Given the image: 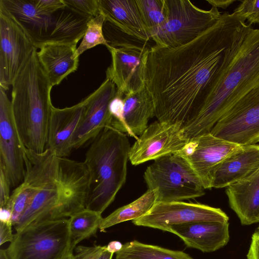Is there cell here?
<instances>
[{
  "mask_svg": "<svg viewBox=\"0 0 259 259\" xmlns=\"http://www.w3.org/2000/svg\"><path fill=\"white\" fill-rule=\"evenodd\" d=\"M246 24L233 13L225 12L211 27L186 44L155 45L149 49L145 87L157 120L183 124L190 118Z\"/></svg>",
  "mask_w": 259,
  "mask_h": 259,
  "instance_id": "cell-1",
  "label": "cell"
},
{
  "mask_svg": "<svg viewBox=\"0 0 259 259\" xmlns=\"http://www.w3.org/2000/svg\"><path fill=\"white\" fill-rule=\"evenodd\" d=\"M25 168L23 180L32 194L14 226L16 232L35 222L68 219L86 208L89 175L83 162L58 156L49 149L41 153L25 149Z\"/></svg>",
  "mask_w": 259,
  "mask_h": 259,
  "instance_id": "cell-2",
  "label": "cell"
},
{
  "mask_svg": "<svg viewBox=\"0 0 259 259\" xmlns=\"http://www.w3.org/2000/svg\"><path fill=\"white\" fill-rule=\"evenodd\" d=\"M259 85V28L246 24L227 62L190 118L183 123L185 137L209 133L245 95Z\"/></svg>",
  "mask_w": 259,
  "mask_h": 259,
  "instance_id": "cell-3",
  "label": "cell"
},
{
  "mask_svg": "<svg viewBox=\"0 0 259 259\" xmlns=\"http://www.w3.org/2000/svg\"><path fill=\"white\" fill-rule=\"evenodd\" d=\"M35 48L14 80L11 104L15 125L24 148L36 153L46 149L53 105L52 86Z\"/></svg>",
  "mask_w": 259,
  "mask_h": 259,
  "instance_id": "cell-4",
  "label": "cell"
},
{
  "mask_svg": "<svg viewBox=\"0 0 259 259\" xmlns=\"http://www.w3.org/2000/svg\"><path fill=\"white\" fill-rule=\"evenodd\" d=\"M131 145L127 135L105 127L94 139L83 163L89 175L86 208L102 213L125 184Z\"/></svg>",
  "mask_w": 259,
  "mask_h": 259,
  "instance_id": "cell-5",
  "label": "cell"
},
{
  "mask_svg": "<svg viewBox=\"0 0 259 259\" xmlns=\"http://www.w3.org/2000/svg\"><path fill=\"white\" fill-rule=\"evenodd\" d=\"M36 49L51 43L77 44L90 20L66 6L52 14L39 12L33 0H0Z\"/></svg>",
  "mask_w": 259,
  "mask_h": 259,
  "instance_id": "cell-6",
  "label": "cell"
},
{
  "mask_svg": "<svg viewBox=\"0 0 259 259\" xmlns=\"http://www.w3.org/2000/svg\"><path fill=\"white\" fill-rule=\"evenodd\" d=\"M6 251L9 259H63L71 249L68 219L41 221L16 232Z\"/></svg>",
  "mask_w": 259,
  "mask_h": 259,
  "instance_id": "cell-7",
  "label": "cell"
},
{
  "mask_svg": "<svg viewBox=\"0 0 259 259\" xmlns=\"http://www.w3.org/2000/svg\"><path fill=\"white\" fill-rule=\"evenodd\" d=\"M144 178L148 189H157L156 202L182 201L204 195V188L196 173L179 153L154 160Z\"/></svg>",
  "mask_w": 259,
  "mask_h": 259,
  "instance_id": "cell-8",
  "label": "cell"
},
{
  "mask_svg": "<svg viewBox=\"0 0 259 259\" xmlns=\"http://www.w3.org/2000/svg\"><path fill=\"white\" fill-rule=\"evenodd\" d=\"M165 23L151 36L155 45L176 47L186 44L214 25L221 17L218 9H200L189 0H164Z\"/></svg>",
  "mask_w": 259,
  "mask_h": 259,
  "instance_id": "cell-9",
  "label": "cell"
},
{
  "mask_svg": "<svg viewBox=\"0 0 259 259\" xmlns=\"http://www.w3.org/2000/svg\"><path fill=\"white\" fill-rule=\"evenodd\" d=\"M106 48L110 53L111 63L106 76L116 86V94L126 95L145 87V71L148 47L125 41L110 42Z\"/></svg>",
  "mask_w": 259,
  "mask_h": 259,
  "instance_id": "cell-10",
  "label": "cell"
},
{
  "mask_svg": "<svg viewBox=\"0 0 259 259\" xmlns=\"http://www.w3.org/2000/svg\"><path fill=\"white\" fill-rule=\"evenodd\" d=\"M210 133L240 146L259 143V85L243 97Z\"/></svg>",
  "mask_w": 259,
  "mask_h": 259,
  "instance_id": "cell-11",
  "label": "cell"
},
{
  "mask_svg": "<svg viewBox=\"0 0 259 259\" xmlns=\"http://www.w3.org/2000/svg\"><path fill=\"white\" fill-rule=\"evenodd\" d=\"M228 221V216L221 208L199 203L172 201L156 202L148 213L132 222L136 226L167 232L174 225Z\"/></svg>",
  "mask_w": 259,
  "mask_h": 259,
  "instance_id": "cell-12",
  "label": "cell"
},
{
  "mask_svg": "<svg viewBox=\"0 0 259 259\" xmlns=\"http://www.w3.org/2000/svg\"><path fill=\"white\" fill-rule=\"evenodd\" d=\"M35 48L22 28L0 7V88L9 89Z\"/></svg>",
  "mask_w": 259,
  "mask_h": 259,
  "instance_id": "cell-13",
  "label": "cell"
},
{
  "mask_svg": "<svg viewBox=\"0 0 259 259\" xmlns=\"http://www.w3.org/2000/svg\"><path fill=\"white\" fill-rule=\"evenodd\" d=\"M183 124L157 120L149 125L131 147L129 160L134 165L178 153L188 140Z\"/></svg>",
  "mask_w": 259,
  "mask_h": 259,
  "instance_id": "cell-14",
  "label": "cell"
},
{
  "mask_svg": "<svg viewBox=\"0 0 259 259\" xmlns=\"http://www.w3.org/2000/svg\"><path fill=\"white\" fill-rule=\"evenodd\" d=\"M240 146L209 132L189 139L178 153L188 161L204 189H210L216 167Z\"/></svg>",
  "mask_w": 259,
  "mask_h": 259,
  "instance_id": "cell-15",
  "label": "cell"
},
{
  "mask_svg": "<svg viewBox=\"0 0 259 259\" xmlns=\"http://www.w3.org/2000/svg\"><path fill=\"white\" fill-rule=\"evenodd\" d=\"M25 151L15 125L11 101L0 88V165L5 169L11 187L18 186L24 179Z\"/></svg>",
  "mask_w": 259,
  "mask_h": 259,
  "instance_id": "cell-16",
  "label": "cell"
},
{
  "mask_svg": "<svg viewBox=\"0 0 259 259\" xmlns=\"http://www.w3.org/2000/svg\"><path fill=\"white\" fill-rule=\"evenodd\" d=\"M116 91L115 85L106 79L97 89L84 99V114L72 139V150L80 148L94 139L105 127L111 126L113 117L109 105Z\"/></svg>",
  "mask_w": 259,
  "mask_h": 259,
  "instance_id": "cell-17",
  "label": "cell"
},
{
  "mask_svg": "<svg viewBox=\"0 0 259 259\" xmlns=\"http://www.w3.org/2000/svg\"><path fill=\"white\" fill-rule=\"evenodd\" d=\"M229 227L228 222H196L172 225L167 232L179 236L188 247L210 252L227 244Z\"/></svg>",
  "mask_w": 259,
  "mask_h": 259,
  "instance_id": "cell-18",
  "label": "cell"
},
{
  "mask_svg": "<svg viewBox=\"0 0 259 259\" xmlns=\"http://www.w3.org/2000/svg\"><path fill=\"white\" fill-rule=\"evenodd\" d=\"M84 108V99L69 107L60 109L53 106L46 149L60 157H67L70 154L71 142L82 120Z\"/></svg>",
  "mask_w": 259,
  "mask_h": 259,
  "instance_id": "cell-19",
  "label": "cell"
},
{
  "mask_svg": "<svg viewBox=\"0 0 259 259\" xmlns=\"http://www.w3.org/2000/svg\"><path fill=\"white\" fill-rule=\"evenodd\" d=\"M259 170V144L240 146L215 169L211 187L226 188Z\"/></svg>",
  "mask_w": 259,
  "mask_h": 259,
  "instance_id": "cell-20",
  "label": "cell"
},
{
  "mask_svg": "<svg viewBox=\"0 0 259 259\" xmlns=\"http://www.w3.org/2000/svg\"><path fill=\"white\" fill-rule=\"evenodd\" d=\"M105 22L122 32L145 42L151 36L142 20L136 0H98Z\"/></svg>",
  "mask_w": 259,
  "mask_h": 259,
  "instance_id": "cell-21",
  "label": "cell"
},
{
  "mask_svg": "<svg viewBox=\"0 0 259 259\" xmlns=\"http://www.w3.org/2000/svg\"><path fill=\"white\" fill-rule=\"evenodd\" d=\"M77 44L51 43L37 51L38 61L52 87L58 85L78 68L79 58L75 57Z\"/></svg>",
  "mask_w": 259,
  "mask_h": 259,
  "instance_id": "cell-22",
  "label": "cell"
},
{
  "mask_svg": "<svg viewBox=\"0 0 259 259\" xmlns=\"http://www.w3.org/2000/svg\"><path fill=\"white\" fill-rule=\"evenodd\" d=\"M229 205L242 225L259 222V170L226 187Z\"/></svg>",
  "mask_w": 259,
  "mask_h": 259,
  "instance_id": "cell-23",
  "label": "cell"
},
{
  "mask_svg": "<svg viewBox=\"0 0 259 259\" xmlns=\"http://www.w3.org/2000/svg\"><path fill=\"white\" fill-rule=\"evenodd\" d=\"M125 133L138 139L147 127L150 118L155 116L153 99L146 87L123 98Z\"/></svg>",
  "mask_w": 259,
  "mask_h": 259,
  "instance_id": "cell-24",
  "label": "cell"
},
{
  "mask_svg": "<svg viewBox=\"0 0 259 259\" xmlns=\"http://www.w3.org/2000/svg\"><path fill=\"white\" fill-rule=\"evenodd\" d=\"M157 189H148L141 196L132 202L118 208L107 217L103 218L99 227L100 232L116 224L134 220L145 215L156 203Z\"/></svg>",
  "mask_w": 259,
  "mask_h": 259,
  "instance_id": "cell-25",
  "label": "cell"
},
{
  "mask_svg": "<svg viewBox=\"0 0 259 259\" xmlns=\"http://www.w3.org/2000/svg\"><path fill=\"white\" fill-rule=\"evenodd\" d=\"M116 259H193L187 253L133 240L123 244Z\"/></svg>",
  "mask_w": 259,
  "mask_h": 259,
  "instance_id": "cell-26",
  "label": "cell"
},
{
  "mask_svg": "<svg viewBox=\"0 0 259 259\" xmlns=\"http://www.w3.org/2000/svg\"><path fill=\"white\" fill-rule=\"evenodd\" d=\"M103 218L102 213L89 209L81 210L68 218L71 249L83 240L95 236Z\"/></svg>",
  "mask_w": 259,
  "mask_h": 259,
  "instance_id": "cell-27",
  "label": "cell"
},
{
  "mask_svg": "<svg viewBox=\"0 0 259 259\" xmlns=\"http://www.w3.org/2000/svg\"><path fill=\"white\" fill-rule=\"evenodd\" d=\"M142 20L151 36L165 23L164 0H136Z\"/></svg>",
  "mask_w": 259,
  "mask_h": 259,
  "instance_id": "cell-28",
  "label": "cell"
},
{
  "mask_svg": "<svg viewBox=\"0 0 259 259\" xmlns=\"http://www.w3.org/2000/svg\"><path fill=\"white\" fill-rule=\"evenodd\" d=\"M105 20L104 16L100 13L88 21L83 39L75 53L76 58H79L84 52L96 46L103 45L107 47L108 45L103 31Z\"/></svg>",
  "mask_w": 259,
  "mask_h": 259,
  "instance_id": "cell-29",
  "label": "cell"
},
{
  "mask_svg": "<svg viewBox=\"0 0 259 259\" xmlns=\"http://www.w3.org/2000/svg\"><path fill=\"white\" fill-rule=\"evenodd\" d=\"M32 191L24 180L17 186L11 194L5 207L12 213L13 225L15 226L27 208L31 198Z\"/></svg>",
  "mask_w": 259,
  "mask_h": 259,
  "instance_id": "cell-30",
  "label": "cell"
},
{
  "mask_svg": "<svg viewBox=\"0 0 259 259\" xmlns=\"http://www.w3.org/2000/svg\"><path fill=\"white\" fill-rule=\"evenodd\" d=\"M233 13L242 22L247 20L249 24H259V0H243Z\"/></svg>",
  "mask_w": 259,
  "mask_h": 259,
  "instance_id": "cell-31",
  "label": "cell"
},
{
  "mask_svg": "<svg viewBox=\"0 0 259 259\" xmlns=\"http://www.w3.org/2000/svg\"><path fill=\"white\" fill-rule=\"evenodd\" d=\"M64 2L69 9L90 19L100 14L98 0H64Z\"/></svg>",
  "mask_w": 259,
  "mask_h": 259,
  "instance_id": "cell-32",
  "label": "cell"
},
{
  "mask_svg": "<svg viewBox=\"0 0 259 259\" xmlns=\"http://www.w3.org/2000/svg\"><path fill=\"white\" fill-rule=\"evenodd\" d=\"M106 246H77L75 248L74 259H97L106 249Z\"/></svg>",
  "mask_w": 259,
  "mask_h": 259,
  "instance_id": "cell-33",
  "label": "cell"
},
{
  "mask_svg": "<svg viewBox=\"0 0 259 259\" xmlns=\"http://www.w3.org/2000/svg\"><path fill=\"white\" fill-rule=\"evenodd\" d=\"M35 9L39 12L52 14L65 8L64 0H33Z\"/></svg>",
  "mask_w": 259,
  "mask_h": 259,
  "instance_id": "cell-34",
  "label": "cell"
},
{
  "mask_svg": "<svg viewBox=\"0 0 259 259\" xmlns=\"http://www.w3.org/2000/svg\"><path fill=\"white\" fill-rule=\"evenodd\" d=\"M11 184L4 167L0 165V207H5L10 197Z\"/></svg>",
  "mask_w": 259,
  "mask_h": 259,
  "instance_id": "cell-35",
  "label": "cell"
},
{
  "mask_svg": "<svg viewBox=\"0 0 259 259\" xmlns=\"http://www.w3.org/2000/svg\"><path fill=\"white\" fill-rule=\"evenodd\" d=\"M246 257L247 259H259V226L252 235Z\"/></svg>",
  "mask_w": 259,
  "mask_h": 259,
  "instance_id": "cell-36",
  "label": "cell"
},
{
  "mask_svg": "<svg viewBox=\"0 0 259 259\" xmlns=\"http://www.w3.org/2000/svg\"><path fill=\"white\" fill-rule=\"evenodd\" d=\"M12 222H0V245L8 242H12L14 238V234L12 233Z\"/></svg>",
  "mask_w": 259,
  "mask_h": 259,
  "instance_id": "cell-37",
  "label": "cell"
},
{
  "mask_svg": "<svg viewBox=\"0 0 259 259\" xmlns=\"http://www.w3.org/2000/svg\"><path fill=\"white\" fill-rule=\"evenodd\" d=\"M211 7L217 8L227 9L229 6L235 3L236 0H206Z\"/></svg>",
  "mask_w": 259,
  "mask_h": 259,
  "instance_id": "cell-38",
  "label": "cell"
},
{
  "mask_svg": "<svg viewBox=\"0 0 259 259\" xmlns=\"http://www.w3.org/2000/svg\"><path fill=\"white\" fill-rule=\"evenodd\" d=\"M0 222H12V213L6 207L0 208Z\"/></svg>",
  "mask_w": 259,
  "mask_h": 259,
  "instance_id": "cell-39",
  "label": "cell"
},
{
  "mask_svg": "<svg viewBox=\"0 0 259 259\" xmlns=\"http://www.w3.org/2000/svg\"><path fill=\"white\" fill-rule=\"evenodd\" d=\"M122 246L123 244L119 241H112L106 245V249L108 251L114 254L120 251Z\"/></svg>",
  "mask_w": 259,
  "mask_h": 259,
  "instance_id": "cell-40",
  "label": "cell"
},
{
  "mask_svg": "<svg viewBox=\"0 0 259 259\" xmlns=\"http://www.w3.org/2000/svg\"><path fill=\"white\" fill-rule=\"evenodd\" d=\"M113 253L108 251L106 248L97 259H112Z\"/></svg>",
  "mask_w": 259,
  "mask_h": 259,
  "instance_id": "cell-41",
  "label": "cell"
},
{
  "mask_svg": "<svg viewBox=\"0 0 259 259\" xmlns=\"http://www.w3.org/2000/svg\"><path fill=\"white\" fill-rule=\"evenodd\" d=\"M0 259H9L6 249H1Z\"/></svg>",
  "mask_w": 259,
  "mask_h": 259,
  "instance_id": "cell-42",
  "label": "cell"
},
{
  "mask_svg": "<svg viewBox=\"0 0 259 259\" xmlns=\"http://www.w3.org/2000/svg\"><path fill=\"white\" fill-rule=\"evenodd\" d=\"M63 259H74V254L73 252L69 253Z\"/></svg>",
  "mask_w": 259,
  "mask_h": 259,
  "instance_id": "cell-43",
  "label": "cell"
}]
</instances>
